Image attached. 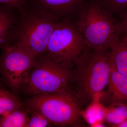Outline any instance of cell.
Segmentation results:
<instances>
[{
  "label": "cell",
  "instance_id": "cell-21",
  "mask_svg": "<svg viewBox=\"0 0 127 127\" xmlns=\"http://www.w3.org/2000/svg\"><path fill=\"white\" fill-rule=\"evenodd\" d=\"M0 88H5V85L4 84L3 81H2V79H1L0 76Z\"/></svg>",
  "mask_w": 127,
  "mask_h": 127
},
{
  "label": "cell",
  "instance_id": "cell-9",
  "mask_svg": "<svg viewBox=\"0 0 127 127\" xmlns=\"http://www.w3.org/2000/svg\"><path fill=\"white\" fill-rule=\"evenodd\" d=\"M88 0H28V6L43 10L61 20L80 11Z\"/></svg>",
  "mask_w": 127,
  "mask_h": 127
},
{
  "label": "cell",
  "instance_id": "cell-1",
  "mask_svg": "<svg viewBox=\"0 0 127 127\" xmlns=\"http://www.w3.org/2000/svg\"><path fill=\"white\" fill-rule=\"evenodd\" d=\"M73 64L70 91L82 107L91 104L107 85L110 51L86 48Z\"/></svg>",
  "mask_w": 127,
  "mask_h": 127
},
{
  "label": "cell",
  "instance_id": "cell-7",
  "mask_svg": "<svg viewBox=\"0 0 127 127\" xmlns=\"http://www.w3.org/2000/svg\"><path fill=\"white\" fill-rule=\"evenodd\" d=\"M36 57L9 43L0 55V76L5 86L18 97L26 82Z\"/></svg>",
  "mask_w": 127,
  "mask_h": 127
},
{
  "label": "cell",
  "instance_id": "cell-22",
  "mask_svg": "<svg viewBox=\"0 0 127 127\" xmlns=\"http://www.w3.org/2000/svg\"></svg>",
  "mask_w": 127,
  "mask_h": 127
},
{
  "label": "cell",
  "instance_id": "cell-5",
  "mask_svg": "<svg viewBox=\"0 0 127 127\" xmlns=\"http://www.w3.org/2000/svg\"><path fill=\"white\" fill-rule=\"evenodd\" d=\"M24 104L28 111H36L42 114L53 126L82 125V107L71 91L33 96L28 98Z\"/></svg>",
  "mask_w": 127,
  "mask_h": 127
},
{
  "label": "cell",
  "instance_id": "cell-20",
  "mask_svg": "<svg viewBox=\"0 0 127 127\" xmlns=\"http://www.w3.org/2000/svg\"><path fill=\"white\" fill-rule=\"evenodd\" d=\"M123 42H124L127 45V34L123 36V38L122 39H120Z\"/></svg>",
  "mask_w": 127,
  "mask_h": 127
},
{
  "label": "cell",
  "instance_id": "cell-4",
  "mask_svg": "<svg viewBox=\"0 0 127 127\" xmlns=\"http://www.w3.org/2000/svg\"><path fill=\"white\" fill-rule=\"evenodd\" d=\"M72 68L56 62L45 53L36 57L20 93L28 98L70 91Z\"/></svg>",
  "mask_w": 127,
  "mask_h": 127
},
{
  "label": "cell",
  "instance_id": "cell-16",
  "mask_svg": "<svg viewBox=\"0 0 127 127\" xmlns=\"http://www.w3.org/2000/svg\"><path fill=\"white\" fill-rule=\"evenodd\" d=\"M112 13L122 11L127 7V0H95Z\"/></svg>",
  "mask_w": 127,
  "mask_h": 127
},
{
  "label": "cell",
  "instance_id": "cell-15",
  "mask_svg": "<svg viewBox=\"0 0 127 127\" xmlns=\"http://www.w3.org/2000/svg\"><path fill=\"white\" fill-rule=\"evenodd\" d=\"M31 113L29 116V120L26 127H52L48 120L45 117L37 111H28Z\"/></svg>",
  "mask_w": 127,
  "mask_h": 127
},
{
  "label": "cell",
  "instance_id": "cell-2",
  "mask_svg": "<svg viewBox=\"0 0 127 127\" xmlns=\"http://www.w3.org/2000/svg\"><path fill=\"white\" fill-rule=\"evenodd\" d=\"M19 15L10 43L36 57L45 54L50 37L61 20L45 11L30 6Z\"/></svg>",
  "mask_w": 127,
  "mask_h": 127
},
{
  "label": "cell",
  "instance_id": "cell-3",
  "mask_svg": "<svg viewBox=\"0 0 127 127\" xmlns=\"http://www.w3.org/2000/svg\"><path fill=\"white\" fill-rule=\"evenodd\" d=\"M79 12L77 23L87 48L109 49L119 40V23L112 12L95 0H88Z\"/></svg>",
  "mask_w": 127,
  "mask_h": 127
},
{
  "label": "cell",
  "instance_id": "cell-10",
  "mask_svg": "<svg viewBox=\"0 0 127 127\" xmlns=\"http://www.w3.org/2000/svg\"><path fill=\"white\" fill-rule=\"evenodd\" d=\"M17 11L18 12L12 7L0 5V51L10 43L12 31L19 16L16 14Z\"/></svg>",
  "mask_w": 127,
  "mask_h": 127
},
{
  "label": "cell",
  "instance_id": "cell-11",
  "mask_svg": "<svg viewBox=\"0 0 127 127\" xmlns=\"http://www.w3.org/2000/svg\"><path fill=\"white\" fill-rule=\"evenodd\" d=\"M110 59L117 71L127 76V45L120 39L109 48Z\"/></svg>",
  "mask_w": 127,
  "mask_h": 127
},
{
  "label": "cell",
  "instance_id": "cell-13",
  "mask_svg": "<svg viewBox=\"0 0 127 127\" xmlns=\"http://www.w3.org/2000/svg\"><path fill=\"white\" fill-rule=\"evenodd\" d=\"M24 107V103L18 96L5 88H0V117Z\"/></svg>",
  "mask_w": 127,
  "mask_h": 127
},
{
  "label": "cell",
  "instance_id": "cell-12",
  "mask_svg": "<svg viewBox=\"0 0 127 127\" xmlns=\"http://www.w3.org/2000/svg\"><path fill=\"white\" fill-rule=\"evenodd\" d=\"M28 112L24 107L0 116L1 127H26L29 120Z\"/></svg>",
  "mask_w": 127,
  "mask_h": 127
},
{
  "label": "cell",
  "instance_id": "cell-19",
  "mask_svg": "<svg viewBox=\"0 0 127 127\" xmlns=\"http://www.w3.org/2000/svg\"><path fill=\"white\" fill-rule=\"evenodd\" d=\"M116 127H127V119L122 123L118 124Z\"/></svg>",
  "mask_w": 127,
  "mask_h": 127
},
{
  "label": "cell",
  "instance_id": "cell-6",
  "mask_svg": "<svg viewBox=\"0 0 127 127\" xmlns=\"http://www.w3.org/2000/svg\"><path fill=\"white\" fill-rule=\"evenodd\" d=\"M86 48L77 23L65 18L57 24L45 54L56 62L73 67L74 62Z\"/></svg>",
  "mask_w": 127,
  "mask_h": 127
},
{
  "label": "cell",
  "instance_id": "cell-17",
  "mask_svg": "<svg viewBox=\"0 0 127 127\" xmlns=\"http://www.w3.org/2000/svg\"><path fill=\"white\" fill-rule=\"evenodd\" d=\"M0 5L12 7L17 10L19 14L25 12L28 8V0H0Z\"/></svg>",
  "mask_w": 127,
  "mask_h": 127
},
{
  "label": "cell",
  "instance_id": "cell-14",
  "mask_svg": "<svg viewBox=\"0 0 127 127\" xmlns=\"http://www.w3.org/2000/svg\"><path fill=\"white\" fill-rule=\"evenodd\" d=\"M105 119L112 125L116 127L127 119V105L115 104L108 106L104 110Z\"/></svg>",
  "mask_w": 127,
  "mask_h": 127
},
{
  "label": "cell",
  "instance_id": "cell-18",
  "mask_svg": "<svg viewBox=\"0 0 127 127\" xmlns=\"http://www.w3.org/2000/svg\"><path fill=\"white\" fill-rule=\"evenodd\" d=\"M118 33L120 37L127 34V14L124 16L121 22L119 23Z\"/></svg>",
  "mask_w": 127,
  "mask_h": 127
},
{
  "label": "cell",
  "instance_id": "cell-8",
  "mask_svg": "<svg viewBox=\"0 0 127 127\" xmlns=\"http://www.w3.org/2000/svg\"><path fill=\"white\" fill-rule=\"evenodd\" d=\"M111 72L105 91L101 93V101L107 106L127 105V76L116 70L110 59Z\"/></svg>",
  "mask_w": 127,
  "mask_h": 127
}]
</instances>
